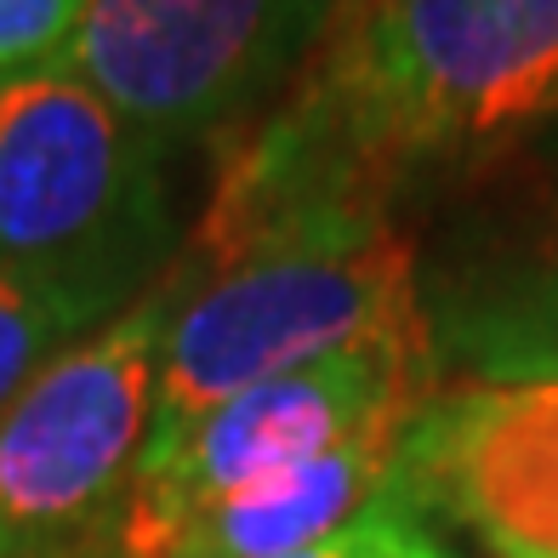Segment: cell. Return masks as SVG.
<instances>
[{
  "label": "cell",
  "instance_id": "obj_1",
  "mask_svg": "<svg viewBox=\"0 0 558 558\" xmlns=\"http://www.w3.org/2000/svg\"><path fill=\"white\" fill-rule=\"evenodd\" d=\"M558 120V0H348L319 58L222 155L177 274L393 199Z\"/></svg>",
  "mask_w": 558,
  "mask_h": 558
},
{
  "label": "cell",
  "instance_id": "obj_2",
  "mask_svg": "<svg viewBox=\"0 0 558 558\" xmlns=\"http://www.w3.org/2000/svg\"><path fill=\"white\" fill-rule=\"evenodd\" d=\"M171 263L160 148L69 69L0 86V279L104 331Z\"/></svg>",
  "mask_w": 558,
  "mask_h": 558
},
{
  "label": "cell",
  "instance_id": "obj_3",
  "mask_svg": "<svg viewBox=\"0 0 558 558\" xmlns=\"http://www.w3.org/2000/svg\"><path fill=\"white\" fill-rule=\"evenodd\" d=\"M171 279L148 439L422 308L416 245L393 217L291 228L199 279Z\"/></svg>",
  "mask_w": 558,
  "mask_h": 558
},
{
  "label": "cell",
  "instance_id": "obj_4",
  "mask_svg": "<svg viewBox=\"0 0 558 558\" xmlns=\"http://www.w3.org/2000/svg\"><path fill=\"white\" fill-rule=\"evenodd\" d=\"M439 376L445 360L434 325L427 308H416L337 353H319L286 376H268L211 404L177 434H155L114 513V553L160 558L177 530L222 496L291 473L376 427L411 422L427 399H439Z\"/></svg>",
  "mask_w": 558,
  "mask_h": 558
},
{
  "label": "cell",
  "instance_id": "obj_5",
  "mask_svg": "<svg viewBox=\"0 0 558 558\" xmlns=\"http://www.w3.org/2000/svg\"><path fill=\"white\" fill-rule=\"evenodd\" d=\"M348 0H92L69 74L171 155L234 148L319 58Z\"/></svg>",
  "mask_w": 558,
  "mask_h": 558
},
{
  "label": "cell",
  "instance_id": "obj_6",
  "mask_svg": "<svg viewBox=\"0 0 558 558\" xmlns=\"http://www.w3.org/2000/svg\"><path fill=\"white\" fill-rule=\"evenodd\" d=\"M171 302L166 274L104 331L63 348L0 416V558H63L114 536L155 427Z\"/></svg>",
  "mask_w": 558,
  "mask_h": 558
},
{
  "label": "cell",
  "instance_id": "obj_7",
  "mask_svg": "<svg viewBox=\"0 0 558 558\" xmlns=\"http://www.w3.org/2000/svg\"><path fill=\"white\" fill-rule=\"evenodd\" d=\"M393 478L496 558H558V383L439 388L404 427Z\"/></svg>",
  "mask_w": 558,
  "mask_h": 558
},
{
  "label": "cell",
  "instance_id": "obj_8",
  "mask_svg": "<svg viewBox=\"0 0 558 558\" xmlns=\"http://www.w3.org/2000/svg\"><path fill=\"white\" fill-rule=\"evenodd\" d=\"M422 308L473 383H558V171L456 245Z\"/></svg>",
  "mask_w": 558,
  "mask_h": 558
},
{
  "label": "cell",
  "instance_id": "obj_9",
  "mask_svg": "<svg viewBox=\"0 0 558 558\" xmlns=\"http://www.w3.org/2000/svg\"><path fill=\"white\" fill-rule=\"evenodd\" d=\"M411 422L376 427V434L348 439L291 473H274V478H257V485L222 496L217 507L194 513L177 530L160 558H286V553H302L325 536H337L393 478L399 439Z\"/></svg>",
  "mask_w": 558,
  "mask_h": 558
},
{
  "label": "cell",
  "instance_id": "obj_10",
  "mask_svg": "<svg viewBox=\"0 0 558 558\" xmlns=\"http://www.w3.org/2000/svg\"><path fill=\"white\" fill-rule=\"evenodd\" d=\"M81 337H92V325H81L69 308H58V302L12 286V279H0V416H7L17 404V393Z\"/></svg>",
  "mask_w": 558,
  "mask_h": 558
},
{
  "label": "cell",
  "instance_id": "obj_11",
  "mask_svg": "<svg viewBox=\"0 0 558 558\" xmlns=\"http://www.w3.org/2000/svg\"><path fill=\"white\" fill-rule=\"evenodd\" d=\"M286 558H456V553L427 524V507L399 478H388L337 536H325L302 553H286Z\"/></svg>",
  "mask_w": 558,
  "mask_h": 558
},
{
  "label": "cell",
  "instance_id": "obj_12",
  "mask_svg": "<svg viewBox=\"0 0 558 558\" xmlns=\"http://www.w3.org/2000/svg\"><path fill=\"white\" fill-rule=\"evenodd\" d=\"M92 0H0V86L63 69Z\"/></svg>",
  "mask_w": 558,
  "mask_h": 558
},
{
  "label": "cell",
  "instance_id": "obj_13",
  "mask_svg": "<svg viewBox=\"0 0 558 558\" xmlns=\"http://www.w3.org/2000/svg\"><path fill=\"white\" fill-rule=\"evenodd\" d=\"M63 558H120V553H114V536H104V542H92V547H74V553H63Z\"/></svg>",
  "mask_w": 558,
  "mask_h": 558
}]
</instances>
